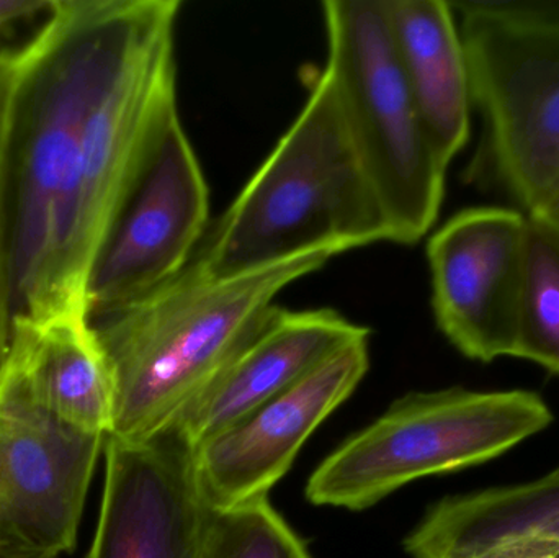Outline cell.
Segmentation results:
<instances>
[{
  "label": "cell",
  "instance_id": "obj_1",
  "mask_svg": "<svg viewBox=\"0 0 559 558\" xmlns=\"http://www.w3.org/2000/svg\"><path fill=\"white\" fill-rule=\"evenodd\" d=\"M329 259L302 256L231 278L210 277L192 261L156 290L92 311L114 380L108 438L138 442L166 429L255 336L275 298Z\"/></svg>",
  "mask_w": 559,
  "mask_h": 558
},
{
  "label": "cell",
  "instance_id": "obj_2",
  "mask_svg": "<svg viewBox=\"0 0 559 558\" xmlns=\"http://www.w3.org/2000/svg\"><path fill=\"white\" fill-rule=\"evenodd\" d=\"M292 127L219 218L195 264L210 277L391 241L390 225L325 69Z\"/></svg>",
  "mask_w": 559,
  "mask_h": 558
},
{
  "label": "cell",
  "instance_id": "obj_3",
  "mask_svg": "<svg viewBox=\"0 0 559 558\" xmlns=\"http://www.w3.org/2000/svg\"><path fill=\"white\" fill-rule=\"evenodd\" d=\"M180 0H138L127 43L98 98L69 183L33 317L88 304L92 277L115 223L177 108Z\"/></svg>",
  "mask_w": 559,
  "mask_h": 558
},
{
  "label": "cell",
  "instance_id": "obj_4",
  "mask_svg": "<svg viewBox=\"0 0 559 558\" xmlns=\"http://www.w3.org/2000/svg\"><path fill=\"white\" fill-rule=\"evenodd\" d=\"M138 0H55V38L32 75L15 134L13 320L32 308L92 111L114 75Z\"/></svg>",
  "mask_w": 559,
  "mask_h": 558
},
{
  "label": "cell",
  "instance_id": "obj_5",
  "mask_svg": "<svg viewBox=\"0 0 559 558\" xmlns=\"http://www.w3.org/2000/svg\"><path fill=\"white\" fill-rule=\"evenodd\" d=\"M452 7L481 117L465 182L531 213L559 180V0Z\"/></svg>",
  "mask_w": 559,
  "mask_h": 558
},
{
  "label": "cell",
  "instance_id": "obj_6",
  "mask_svg": "<svg viewBox=\"0 0 559 558\" xmlns=\"http://www.w3.org/2000/svg\"><path fill=\"white\" fill-rule=\"evenodd\" d=\"M551 423L550 406L527 390L407 393L321 462L306 498L367 510L411 482L492 461Z\"/></svg>",
  "mask_w": 559,
  "mask_h": 558
},
{
  "label": "cell",
  "instance_id": "obj_7",
  "mask_svg": "<svg viewBox=\"0 0 559 558\" xmlns=\"http://www.w3.org/2000/svg\"><path fill=\"white\" fill-rule=\"evenodd\" d=\"M328 64L348 133L390 225L416 245L439 218L447 166L433 147L394 52L383 0L322 3Z\"/></svg>",
  "mask_w": 559,
  "mask_h": 558
},
{
  "label": "cell",
  "instance_id": "obj_8",
  "mask_svg": "<svg viewBox=\"0 0 559 558\" xmlns=\"http://www.w3.org/2000/svg\"><path fill=\"white\" fill-rule=\"evenodd\" d=\"M527 238V213L488 205L456 213L429 239L433 314L468 359L515 356Z\"/></svg>",
  "mask_w": 559,
  "mask_h": 558
},
{
  "label": "cell",
  "instance_id": "obj_9",
  "mask_svg": "<svg viewBox=\"0 0 559 558\" xmlns=\"http://www.w3.org/2000/svg\"><path fill=\"white\" fill-rule=\"evenodd\" d=\"M105 441L62 425L0 379V550L74 549Z\"/></svg>",
  "mask_w": 559,
  "mask_h": 558
},
{
  "label": "cell",
  "instance_id": "obj_10",
  "mask_svg": "<svg viewBox=\"0 0 559 558\" xmlns=\"http://www.w3.org/2000/svg\"><path fill=\"white\" fill-rule=\"evenodd\" d=\"M210 192L179 114L164 128L92 277L91 313L156 290L192 262Z\"/></svg>",
  "mask_w": 559,
  "mask_h": 558
},
{
  "label": "cell",
  "instance_id": "obj_11",
  "mask_svg": "<svg viewBox=\"0 0 559 558\" xmlns=\"http://www.w3.org/2000/svg\"><path fill=\"white\" fill-rule=\"evenodd\" d=\"M105 485L85 558H202L212 508L195 446L176 425L153 438L105 441Z\"/></svg>",
  "mask_w": 559,
  "mask_h": 558
},
{
  "label": "cell",
  "instance_id": "obj_12",
  "mask_svg": "<svg viewBox=\"0 0 559 558\" xmlns=\"http://www.w3.org/2000/svg\"><path fill=\"white\" fill-rule=\"evenodd\" d=\"M368 340L338 351L292 389L195 449L197 475L210 508L228 510L269 498L309 436L368 372Z\"/></svg>",
  "mask_w": 559,
  "mask_h": 558
},
{
  "label": "cell",
  "instance_id": "obj_13",
  "mask_svg": "<svg viewBox=\"0 0 559 558\" xmlns=\"http://www.w3.org/2000/svg\"><path fill=\"white\" fill-rule=\"evenodd\" d=\"M365 337H370L367 328L329 308L289 311L275 305L255 336L170 425H176L197 449Z\"/></svg>",
  "mask_w": 559,
  "mask_h": 558
},
{
  "label": "cell",
  "instance_id": "obj_14",
  "mask_svg": "<svg viewBox=\"0 0 559 558\" xmlns=\"http://www.w3.org/2000/svg\"><path fill=\"white\" fill-rule=\"evenodd\" d=\"M0 379L62 425L85 435H110L114 380L88 305L16 317Z\"/></svg>",
  "mask_w": 559,
  "mask_h": 558
},
{
  "label": "cell",
  "instance_id": "obj_15",
  "mask_svg": "<svg viewBox=\"0 0 559 558\" xmlns=\"http://www.w3.org/2000/svg\"><path fill=\"white\" fill-rule=\"evenodd\" d=\"M411 558H542L559 550V474L443 498L404 539Z\"/></svg>",
  "mask_w": 559,
  "mask_h": 558
},
{
  "label": "cell",
  "instance_id": "obj_16",
  "mask_svg": "<svg viewBox=\"0 0 559 558\" xmlns=\"http://www.w3.org/2000/svg\"><path fill=\"white\" fill-rule=\"evenodd\" d=\"M394 52L417 110L450 166L472 134L468 59L452 3L383 0Z\"/></svg>",
  "mask_w": 559,
  "mask_h": 558
},
{
  "label": "cell",
  "instance_id": "obj_17",
  "mask_svg": "<svg viewBox=\"0 0 559 558\" xmlns=\"http://www.w3.org/2000/svg\"><path fill=\"white\" fill-rule=\"evenodd\" d=\"M55 3V2H52ZM52 7V5H51ZM52 10L26 41L0 49V373L13 330V164L23 95L55 38Z\"/></svg>",
  "mask_w": 559,
  "mask_h": 558
},
{
  "label": "cell",
  "instance_id": "obj_18",
  "mask_svg": "<svg viewBox=\"0 0 559 558\" xmlns=\"http://www.w3.org/2000/svg\"><path fill=\"white\" fill-rule=\"evenodd\" d=\"M514 357L559 376V236L532 216Z\"/></svg>",
  "mask_w": 559,
  "mask_h": 558
},
{
  "label": "cell",
  "instance_id": "obj_19",
  "mask_svg": "<svg viewBox=\"0 0 559 558\" xmlns=\"http://www.w3.org/2000/svg\"><path fill=\"white\" fill-rule=\"evenodd\" d=\"M202 558H311L269 498L210 511Z\"/></svg>",
  "mask_w": 559,
  "mask_h": 558
},
{
  "label": "cell",
  "instance_id": "obj_20",
  "mask_svg": "<svg viewBox=\"0 0 559 558\" xmlns=\"http://www.w3.org/2000/svg\"><path fill=\"white\" fill-rule=\"evenodd\" d=\"M55 0H0V39L23 20L48 12Z\"/></svg>",
  "mask_w": 559,
  "mask_h": 558
},
{
  "label": "cell",
  "instance_id": "obj_21",
  "mask_svg": "<svg viewBox=\"0 0 559 558\" xmlns=\"http://www.w3.org/2000/svg\"><path fill=\"white\" fill-rule=\"evenodd\" d=\"M527 215L559 236V180L555 183L554 189L545 195V199Z\"/></svg>",
  "mask_w": 559,
  "mask_h": 558
},
{
  "label": "cell",
  "instance_id": "obj_22",
  "mask_svg": "<svg viewBox=\"0 0 559 558\" xmlns=\"http://www.w3.org/2000/svg\"><path fill=\"white\" fill-rule=\"evenodd\" d=\"M0 558H58V557L39 556V554L13 553V550H0Z\"/></svg>",
  "mask_w": 559,
  "mask_h": 558
},
{
  "label": "cell",
  "instance_id": "obj_23",
  "mask_svg": "<svg viewBox=\"0 0 559 558\" xmlns=\"http://www.w3.org/2000/svg\"><path fill=\"white\" fill-rule=\"evenodd\" d=\"M550 558H559V550L558 553L551 554Z\"/></svg>",
  "mask_w": 559,
  "mask_h": 558
},
{
  "label": "cell",
  "instance_id": "obj_24",
  "mask_svg": "<svg viewBox=\"0 0 559 558\" xmlns=\"http://www.w3.org/2000/svg\"><path fill=\"white\" fill-rule=\"evenodd\" d=\"M542 558H550V556H547V557H542Z\"/></svg>",
  "mask_w": 559,
  "mask_h": 558
},
{
  "label": "cell",
  "instance_id": "obj_25",
  "mask_svg": "<svg viewBox=\"0 0 559 558\" xmlns=\"http://www.w3.org/2000/svg\"><path fill=\"white\" fill-rule=\"evenodd\" d=\"M557 472H558V474H559V467L557 468Z\"/></svg>",
  "mask_w": 559,
  "mask_h": 558
}]
</instances>
